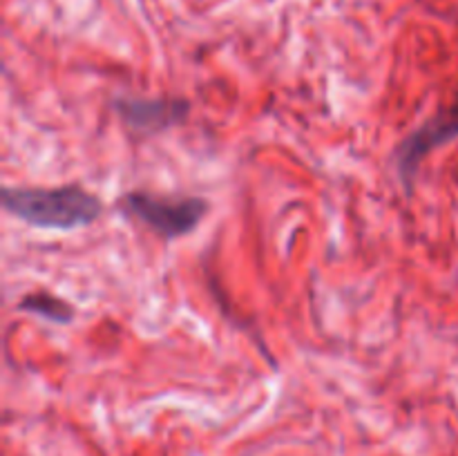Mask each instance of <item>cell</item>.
<instances>
[{"instance_id":"6da1fadb","label":"cell","mask_w":458,"mask_h":456,"mask_svg":"<svg viewBox=\"0 0 458 456\" xmlns=\"http://www.w3.org/2000/svg\"><path fill=\"white\" fill-rule=\"evenodd\" d=\"M3 208L21 222L52 231H74L98 222L106 204L97 192L65 183V186H7L3 188Z\"/></svg>"},{"instance_id":"7a4b0ae2","label":"cell","mask_w":458,"mask_h":456,"mask_svg":"<svg viewBox=\"0 0 458 456\" xmlns=\"http://www.w3.org/2000/svg\"><path fill=\"white\" fill-rule=\"evenodd\" d=\"M116 206L125 217L143 224L165 241L195 232L210 213V201L204 197L152 195L148 190L125 192Z\"/></svg>"},{"instance_id":"3957f363","label":"cell","mask_w":458,"mask_h":456,"mask_svg":"<svg viewBox=\"0 0 458 456\" xmlns=\"http://www.w3.org/2000/svg\"><path fill=\"white\" fill-rule=\"evenodd\" d=\"M458 139V101L429 116L420 128L407 134L394 150V165L407 192L414 190V179L429 152Z\"/></svg>"},{"instance_id":"277c9868","label":"cell","mask_w":458,"mask_h":456,"mask_svg":"<svg viewBox=\"0 0 458 456\" xmlns=\"http://www.w3.org/2000/svg\"><path fill=\"white\" fill-rule=\"evenodd\" d=\"M114 112L130 132L152 137L182 123L191 114V103L173 97H121L114 101Z\"/></svg>"},{"instance_id":"5b68a950","label":"cell","mask_w":458,"mask_h":456,"mask_svg":"<svg viewBox=\"0 0 458 456\" xmlns=\"http://www.w3.org/2000/svg\"><path fill=\"white\" fill-rule=\"evenodd\" d=\"M18 311L30 313V316L47 320L52 325H70L76 316V308L61 295L47 293V291H34V293L22 295L18 302Z\"/></svg>"}]
</instances>
